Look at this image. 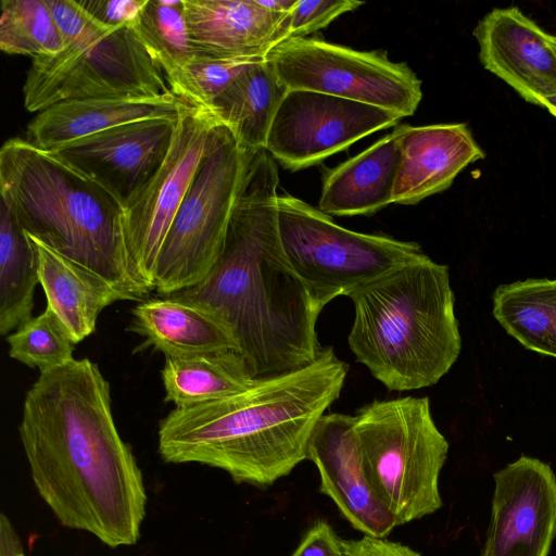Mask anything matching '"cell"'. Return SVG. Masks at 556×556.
Wrapping results in <instances>:
<instances>
[{
    "mask_svg": "<svg viewBox=\"0 0 556 556\" xmlns=\"http://www.w3.org/2000/svg\"><path fill=\"white\" fill-rule=\"evenodd\" d=\"M18 433L33 482L62 526L113 548L137 543L147 493L98 364L74 358L40 372L25 394Z\"/></svg>",
    "mask_w": 556,
    "mask_h": 556,
    "instance_id": "cell-1",
    "label": "cell"
},
{
    "mask_svg": "<svg viewBox=\"0 0 556 556\" xmlns=\"http://www.w3.org/2000/svg\"><path fill=\"white\" fill-rule=\"evenodd\" d=\"M277 163L249 152L222 252L199 283L165 295L216 316L231 332L252 379L303 368L319 356L324 308L285 254L278 227Z\"/></svg>",
    "mask_w": 556,
    "mask_h": 556,
    "instance_id": "cell-2",
    "label": "cell"
},
{
    "mask_svg": "<svg viewBox=\"0 0 556 556\" xmlns=\"http://www.w3.org/2000/svg\"><path fill=\"white\" fill-rule=\"evenodd\" d=\"M346 374V363L326 346L303 368L175 407L159 424V453L166 463L222 469L237 483L271 485L307 458L313 431L339 397Z\"/></svg>",
    "mask_w": 556,
    "mask_h": 556,
    "instance_id": "cell-3",
    "label": "cell"
},
{
    "mask_svg": "<svg viewBox=\"0 0 556 556\" xmlns=\"http://www.w3.org/2000/svg\"><path fill=\"white\" fill-rule=\"evenodd\" d=\"M0 191L25 232L108 280L124 300L148 294L129 271L122 203L55 152L8 139Z\"/></svg>",
    "mask_w": 556,
    "mask_h": 556,
    "instance_id": "cell-4",
    "label": "cell"
},
{
    "mask_svg": "<svg viewBox=\"0 0 556 556\" xmlns=\"http://www.w3.org/2000/svg\"><path fill=\"white\" fill-rule=\"evenodd\" d=\"M349 296L350 349L388 390L431 387L457 361L462 338L446 265L425 254Z\"/></svg>",
    "mask_w": 556,
    "mask_h": 556,
    "instance_id": "cell-5",
    "label": "cell"
},
{
    "mask_svg": "<svg viewBox=\"0 0 556 556\" xmlns=\"http://www.w3.org/2000/svg\"><path fill=\"white\" fill-rule=\"evenodd\" d=\"M354 428L369 480L399 526L441 508L448 442L428 397L375 400L357 410Z\"/></svg>",
    "mask_w": 556,
    "mask_h": 556,
    "instance_id": "cell-6",
    "label": "cell"
},
{
    "mask_svg": "<svg viewBox=\"0 0 556 556\" xmlns=\"http://www.w3.org/2000/svg\"><path fill=\"white\" fill-rule=\"evenodd\" d=\"M277 206L287 260L323 307L425 255L417 242L341 227L287 192L278 194Z\"/></svg>",
    "mask_w": 556,
    "mask_h": 556,
    "instance_id": "cell-7",
    "label": "cell"
},
{
    "mask_svg": "<svg viewBox=\"0 0 556 556\" xmlns=\"http://www.w3.org/2000/svg\"><path fill=\"white\" fill-rule=\"evenodd\" d=\"M249 152L219 124L164 240L154 290L165 296L203 280L217 261L242 184Z\"/></svg>",
    "mask_w": 556,
    "mask_h": 556,
    "instance_id": "cell-8",
    "label": "cell"
},
{
    "mask_svg": "<svg viewBox=\"0 0 556 556\" xmlns=\"http://www.w3.org/2000/svg\"><path fill=\"white\" fill-rule=\"evenodd\" d=\"M170 92L163 70L131 26L33 60L23 86L24 106L35 113L67 100Z\"/></svg>",
    "mask_w": 556,
    "mask_h": 556,
    "instance_id": "cell-9",
    "label": "cell"
},
{
    "mask_svg": "<svg viewBox=\"0 0 556 556\" xmlns=\"http://www.w3.org/2000/svg\"><path fill=\"white\" fill-rule=\"evenodd\" d=\"M287 89H304L410 116L422 99L421 80L405 62L381 50L361 51L318 37H296L265 58Z\"/></svg>",
    "mask_w": 556,
    "mask_h": 556,
    "instance_id": "cell-10",
    "label": "cell"
},
{
    "mask_svg": "<svg viewBox=\"0 0 556 556\" xmlns=\"http://www.w3.org/2000/svg\"><path fill=\"white\" fill-rule=\"evenodd\" d=\"M219 124L223 123L208 108L186 103L161 167L123 207L129 271L147 293L154 290L162 245Z\"/></svg>",
    "mask_w": 556,
    "mask_h": 556,
    "instance_id": "cell-11",
    "label": "cell"
},
{
    "mask_svg": "<svg viewBox=\"0 0 556 556\" xmlns=\"http://www.w3.org/2000/svg\"><path fill=\"white\" fill-rule=\"evenodd\" d=\"M391 111L321 92L288 89L269 127L265 149L291 172L321 163L364 137L395 126Z\"/></svg>",
    "mask_w": 556,
    "mask_h": 556,
    "instance_id": "cell-12",
    "label": "cell"
},
{
    "mask_svg": "<svg viewBox=\"0 0 556 556\" xmlns=\"http://www.w3.org/2000/svg\"><path fill=\"white\" fill-rule=\"evenodd\" d=\"M556 538V476L521 456L494 473L492 511L481 556H548Z\"/></svg>",
    "mask_w": 556,
    "mask_h": 556,
    "instance_id": "cell-13",
    "label": "cell"
},
{
    "mask_svg": "<svg viewBox=\"0 0 556 556\" xmlns=\"http://www.w3.org/2000/svg\"><path fill=\"white\" fill-rule=\"evenodd\" d=\"M177 118L123 124L72 141L53 152L101 185L124 207L164 162Z\"/></svg>",
    "mask_w": 556,
    "mask_h": 556,
    "instance_id": "cell-14",
    "label": "cell"
},
{
    "mask_svg": "<svg viewBox=\"0 0 556 556\" xmlns=\"http://www.w3.org/2000/svg\"><path fill=\"white\" fill-rule=\"evenodd\" d=\"M306 459L319 471L320 492L332 500L354 529L382 539L399 526L369 480L354 416L325 414L313 431Z\"/></svg>",
    "mask_w": 556,
    "mask_h": 556,
    "instance_id": "cell-15",
    "label": "cell"
},
{
    "mask_svg": "<svg viewBox=\"0 0 556 556\" xmlns=\"http://www.w3.org/2000/svg\"><path fill=\"white\" fill-rule=\"evenodd\" d=\"M483 67L527 102L556 97V51L551 34L517 7L496 8L473 29Z\"/></svg>",
    "mask_w": 556,
    "mask_h": 556,
    "instance_id": "cell-16",
    "label": "cell"
},
{
    "mask_svg": "<svg viewBox=\"0 0 556 556\" xmlns=\"http://www.w3.org/2000/svg\"><path fill=\"white\" fill-rule=\"evenodd\" d=\"M400 162L392 203L412 205L451 187L485 154L465 123L401 125L393 130Z\"/></svg>",
    "mask_w": 556,
    "mask_h": 556,
    "instance_id": "cell-17",
    "label": "cell"
},
{
    "mask_svg": "<svg viewBox=\"0 0 556 556\" xmlns=\"http://www.w3.org/2000/svg\"><path fill=\"white\" fill-rule=\"evenodd\" d=\"M191 52L212 60L265 59L289 14L257 0H184Z\"/></svg>",
    "mask_w": 556,
    "mask_h": 556,
    "instance_id": "cell-18",
    "label": "cell"
},
{
    "mask_svg": "<svg viewBox=\"0 0 556 556\" xmlns=\"http://www.w3.org/2000/svg\"><path fill=\"white\" fill-rule=\"evenodd\" d=\"M185 101L173 92L156 98H87L56 103L29 122L25 140L55 151L77 139L123 124L176 117Z\"/></svg>",
    "mask_w": 556,
    "mask_h": 556,
    "instance_id": "cell-19",
    "label": "cell"
},
{
    "mask_svg": "<svg viewBox=\"0 0 556 556\" xmlns=\"http://www.w3.org/2000/svg\"><path fill=\"white\" fill-rule=\"evenodd\" d=\"M400 162L393 131L327 169L318 208L329 216L372 215L392 203Z\"/></svg>",
    "mask_w": 556,
    "mask_h": 556,
    "instance_id": "cell-20",
    "label": "cell"
},
{
    "mask_svg": "<svg viewBox=\"0 0 556 556\" xmlns=\"http://www.w3.org/2000/svg\"><path fill=\"white\" fill-rule=\"evenodd\" d=\"M131 315L128 330L144 339L140 349L153 348L165 357L230 350L239 352L224 323L189 303L168 296L147 299L134 307Z\"/></svg>",
    "mask_w": 556,
    "mask_h": 556,
    "instance_id": "cell-21",
    "label": "cell"
},
{
    "mask_svg": "<svg viewBox=\"0 0 556 556\" xmlns=\"http://www.w3.org/2000/svg\"><path fill=\"white\" fill-rule=\"evenodd\" d=\"M29 237L36 249L39 283L47 305L55 312L77 344L94 331L98 317L106 306L125 300L98 274Z\"/></svg>",
    "mask_w": 556,
    "mask_h": 556,
    "instance_id": "cell-22",
    "label": "cell"
},
{
    "mask_svg": "<svg viewBox=\"0 0 556 556\" xmlns=\"http://www.w3.org/2000/svg\"><path fill=\"white\" fill-rule=\"evenodd\" d=\"M266 59L253 62L211 105L248 152L264 149L270 124L286 92Z\"/></svg>",
    "mask_w": 556,
    "mask_h": 556,
    "instance_id": "cell-23",
    "label": "cell"
},
{
    "mask_svg": "<svg viewBox=\"0 0 556 556\" xmlns=\"http://www.w3.org/2000/svg\"><path fill=\"white\" fill-rule=\"evenodd\" d=\"M493 316L526 349L556 358V279L529 278L498 286Z\"/></svg>",
    "mask_w": 556,
    "mask_h": 556,
    "instance_id": "cell-24",
    "label": "cell"
},
{
    "mask_svg": "<svg viewBox=\"0 0 556 556\" xmlns=\"http://www.w3.org/2000/svg\"><path fill=\"white\" fill-rule=\"evenodd\" d=\"M161 378L164 401L175 407L235 394L253 380L243 356L235 350L165 357Z\"/></svg>",
    "mask_w": 556,
    "mask_h": 556,
    "instance_id": "cell-25",
    "label": "cell"
},
{
    "mask_svg": "<svg viewBox=\"0 0 556 556\" xmlns=\"http://www.w3.org/2000/svg\"><path fill=\"white\" fill-rule=\"evenodd\" d=\"M39 283L35 245L11 211L0 206V334L9 336L33 318Z\"/></svg>",
    "mask_w": 556,
    "mask_h": 556,
    "instance_id": "cell-26",
    "label": "cell"
},
{
    "mask_svg": "<svg viewBox=\"0 0 556 556\" xmlns=\"http://www.w3.org/2000/svg\"><path fill=\"white\" fill-rule=\"evenodd\" d=\"M64 41L46 0H2L0 49L35 59L50 56Z\"/></svg>",
    "mask_w": 556,
    "mask_h": 556,
    "instance_id": "cell-27",
    "label": "cell"
},
{
    "mask_svg": "<svg viewBox=\"0 0 556 556\" xmlns=\"http://www.w3.org/2000/svg\"><path fill=\"white\" fill-rule=\"evenodd\" d=\"M131 27L163 70L165 78L193 56L184 0H148Z\"/></svg>",
    "mask_w": 556,
    "mask_h": 556,
    "instance_id": "cell-28",
    "label": "cell"
},
{
    "mask_svg": "<svg viewBox=\"0 0 556 556\" xmlns=\"http://www.w3.org/2000/svg\"><path fill=\"white\" fill-rule=\"evenodd\" d=\"M11 358L40 372L70 363L75 343L63 321L47 305L39 315L30 318L7 336Z\"/></svg>",
    "mask_w": 556,
    "mask_h": 556,
    "instance_id": "cell-29",
    "label": "cell"
},
{
    "mask_svg": "<svg viewBox=\"0 0 556 556\" xmlns=\"http://www.w3.org/2000/svg\"><path fill=\"white\" fill-rule=\"evenodd\" d=\"M256 60H212L192 56L166 77L169 90L193 106L211 108L213 102Z\"/></svg>",
    "mask_w": 556,
    "mask_h": 556,
    "instance_id": "cell-30",
    "label": "cell"
},
{
    "mask_svg": "<svg viewBox=\"0 0 556 556\" xmlns=\"http://www.w3.org/2000/svg\"><path fill=\"white\" fill-rule=\"evenodd\" d=\"M363 4L355 0H298L281 26L279 43L291 38L308 37L327 27L338 16Z\"/></svg>",
    "mask_w": 556,
    "mask_h": 556,
    "instance_id": "cell-31",
    "label": "cell"
},
{
    "mask_svg": "<svg viewBox=\"0 0 556 556\" xmlns=\"http://www.w3.org/2000/svg\"><path fill=\"white\" fill-rule=\"evenodd\" d=\"M62 35L64 47L97 39L111 31L85 11L77 0H46Z\"/></svg>",
    "mask_w": 556,
    "mask_h": 556,
    "instance_id": "cell-32",
    "label": "cell"
},
{
    "mask_svg": "<svg viewBox=\"0 0 556 556\" xmlns=\"http://www.w3.org/2000/svg\"><path fill=\"white\" fill-rule=\"evenodd\" d=\"M77 2L99 23L117 28L132 26L148 0H77Z\"/></svg>",
    "mask_w": 556,
    "mask_h": 556,
    "instance_id": "cell-33",
    "label": "cell"
},
{
    "mask_svg": "<svg viewBox=\"0 0 556 556\" xmlns=\"http://www.w3.org/2000/svg\"><path fill=\"white\" fill-rule=\"evenodd\" d=\"M349 540L341 539L326 520H317L291 556H349Z\"/></svg>",
    "mask_w": 556,
    "mask_h": 556,
    "instance_id": "cell-34",
    "label": "cell"
},
{
    "mask_svg": "<svg viewBox=\"0 0 556 556\" xmlns=\"http://www.w3.org/2000/svg\"><path fill=\"white\" fill-rule=\"evenodd\" d=\"M349 556H421L402 543L368 535H364L361 540H349Z\"/></svg>",
    "mask_w": 556,
    "mask_h": 556,
    "instance_id": "cell-35",
    "label": "cell"
},
{
    "mask_svg": "<svg viewBox=\"0 0 556 556\" xmlns=\"http://www.w3.org/2000/svg\"><path fill=\"white\" fill-rule=\"evenodd\" d=\"M0 556H25L20 539L3 513L0 515Z\"/></svg>",
    "mask_w": 556,
    "mask_h": 556,
    "instance_id": "cell-36",
    "label": "cell"
},
{
    "mask_svg": "<svg viewBox=\"0 0 556 556\" xmlns=\"http://www.w3.org/2000/svg\"><path fill=\"white\" fill-rule=\"evenodd\" d=\"M263 8L282 14H290L298 3V0H257Z\"/></svg>",
    "mask_w": 556,
    "mask_h": 556,
    "instance_id": "cell-37",
    "label": "cell"
},
{
    "mask_svg": "<svg viewBox=\"0 0 556 556\" xmlns=\"http://www.w3.org/2000/svg\"><path fill=\"white\" fill-rule=\"evenodd\" d=\"M542 108H545L554 117H556V97L546 99Z\"/></svg>",
    "mask_w": 556,
    "mask_h": 556,
    "instance_id": "cell-38",
    "label": "cell"
},
{
    "mask_svg": "<svg viewBox=\"0 0 556 556\" xmlns=\"http://www.w3.org/2000/svg\"><path fill=\"white\" fill-rule=\"evenodd\" d=\"M551 41H552V46L553 48L555 49L556 51V35H551Z\"/></svg>",
    "mask_w": 556,
    "mask_h": 556,
    "instance_id": "cell-39",
    "label": "cell"
}]
</instances>
